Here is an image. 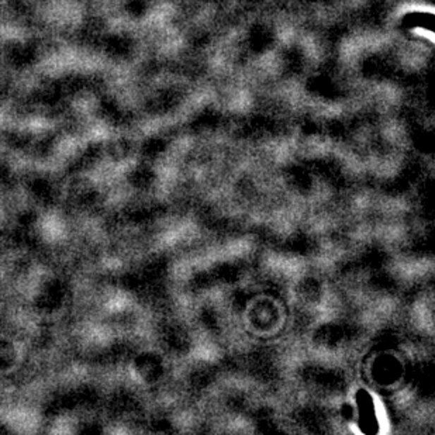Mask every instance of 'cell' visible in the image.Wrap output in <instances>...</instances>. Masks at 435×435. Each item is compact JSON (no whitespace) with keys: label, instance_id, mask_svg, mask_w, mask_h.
Returning <instances> with one entry per match:
<instances>
[{"label":"cell","instance_id":"1","mask_svg":"<svg viewBox=\"0 0 435 435\" xmlns=\"http://www.w3.org/2000/svg\"><path fill=\"white\" fill-rule=\"evenodd\" d=\"M357 410H358V426L362 433L376 434L381 430L379 410L371 395L367 392H360L357 396Z\"/></svg>","mask_w":435,"mask_h":435}]
</instances>
